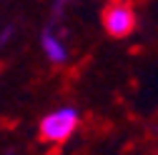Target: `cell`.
Segmentation results:
<instances>
[{
    "label": "cell",
    "instance_id": "6da1fadb",
    "mask_svg": "<svg viewBox=\"0 0 158 155\" xmlns=\"http://www.w3.org/2000/svg\"><path fill=\"white\" fill-rule=\"evenodd\" d=\"M78 125H81V113L75 108H58L40 120L38 135L45 145H63L70 140V135L78 130Z\"/></svg>",
    "mask_w": 158,
    "mask_h": 155
},
{
    "label": "cell",
    "instance_id": "7a4b0ae2",
    "mask_svg": "<svg viewBox=\"0 0 158 155\" xmlns=\"http://www.w3.org/2000/svg\"><path fill=\"white\" fill-rule=\"evenodd\" d=\"M103 28L110 38H128L135 30V13L126 0H113L103 10Z\"/></svg>",
    "mask_w": 158,
    "mask_h": 155
},
{
    "label": "cell",
    "instance_id": "3957f363",
    "mask_svg": "<svg viewBox=\"0 0 158 155\" xmlns=\"http://www.w3.org/2000/svg\"><path fill=\"white\" fill-rule=\"evenodd\" d=\"M40 48H43V53H45V58H48L50 63H55V65L68 63V48L63 45L60 38L55 35L53 28H45V30H43V35H40Z\"/></svg>",
    "mask_w": 158,
    "mask_h": 155
},
{
    "label": "cell",
    "instance_id": "277c9868",
    "mask_svg": "<svg viewBox=\"0 0 158 155\" xmlns=\"http://www.w3.org/2000/svg\"><path fill=\"white\" fill-rule=\"evenodd\" d=\"M13 30H15V28H13V25H8V28L3 30V35H0V43H8V38H10V33H13Z\"/></svg>",
    "mask_w": 158,
    "mask_h": 155
}]
</instances>
